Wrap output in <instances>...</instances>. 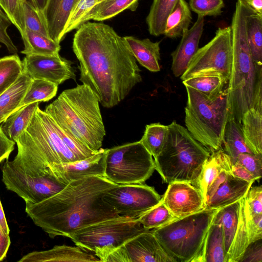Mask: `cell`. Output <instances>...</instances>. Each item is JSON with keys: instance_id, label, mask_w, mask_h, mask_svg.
<instances>
[{"instance_id": "cell-24", "label": "cell", "mask_w": 262, "mask_h": 262, "mask_svg": "<svg viewBox=\"0 0 262 262\" xmlns=\"http://www.w3.org/2000/svg\"><path fill=\"white\" fill-rule=\"evenodd\" d=\"M123 38L136 60L143 67L153 72L160 70V41L149 38L140 39L132 36Z\"/></svg>"}, {"instance_id": "cell-34", "label": "cell", "mask_w": 262, "mask_h": 262, "mask_svg": "<svg viewBox=\"0 0 262 262\" xmlns=\"http://www.w3.org/2000/svg\"><path fill=\"white\" fill-rule=\"evenodd\" d=\"M139 0H103L98 3L92 9L91 19L103 21L113 17L129 9L135 11Z\"/></svg>"}, {"instance_id": "cell-57", "label": "cell", "mask_w": 262, "mask_h": 262, "mask_svg": "<svg viewBox=\"0 0 262 262\" xmlns=\"http://www.w3.org/2000/svg\"><path fill=\"white\" fill-rule=\"evenodd\" d=\"M1 46L0 45V48H1Z\"/></svg>"}, {"instance_id": "cell-13", "label": "cell", "mask_w": 262, "mask_h": 262, "mask_svg": "<svg viewBox=\"0 0 262 262\" xmlns=\"http://www.w3.org/2000/svg\"><path fill=\"white\" fill-rule=\"evenodd\" d=\"M213 222L222 226L226 262H239L249 244L245 196L221 208Z\"/></svg>"}, {"instance_id": "cell-15", "label": "cell", "mask_w": 262, "mask_h": 262, "mask_svg": "<svg viewBox=\"0 0 262 262\" xmlns=\"http://www.w3.org/2000/svg\"><path fill=\"white\" fill-rule=\"evenodd\" d=\"M102 262H176L152 230L142 232L119 248L98 257Z\"/></svg>"}, {"instance_id": "cell-56", "label": "cell", "mask_w": 262, "mask_h": 262, "mask_svg": "<svg viewBox=\"0 0 262 262\" xmlns=\"http://www.w3.org/2000/svg\"><path fill=\"white\" fill-rule=\"evenodd\" d=\"M103 1V0H99L100 2H101V1Z\"/></svg>"}, {"instance_id": "cell-37", "label": "cell", "mask_w": 262, "mask_h": 262, "mask_svg": "<svg viewBox=\"0 0 262 262\" xmlns=\"http://www.w3.org/2000/svg\"><path fill=\"white\" fill-rule=\"evenodd\" d=\"M227 82L216 76L195 77L183 80L185 86L191 88L209 97L220 94Z\"/></svg>"}, {"instance_id": "cell-29", "label": "cell", "mask_w": 262, "mask_h": 262, "mask_svg": "<svg viewBox=\"0 0 262 262\" xmlns=\"http://www.w3.org/2000/svg\"><path fill=\"white\" fill-rule=\"evenodd\" d=\"M231 165L229 157L222 148L211 153L204 164L197 184V187L203 194L204 202L208 188L223 169L230 168Z\"/></svg>"}, {"instance_id": "cell-40", "label": "cell", "mask_w": 262, "mask_h": 262, "mask_svg": "<svg viewBox=\"0 0 262 262\" xmlns=\"http://www.w3.org/2000/svg\"><path fill=\"white\" fill-rule=\"evenodd\" d=\"M99 2V0H80L70 15L64 31V35L91 20L92 10Z\"/></svg>"}, {"instance_id": "cell-28", "label": "cell", "mask_w": 262, "mask_h": 262, "mask_svg": "<svg viewBox=\"0 0 262 262\" xmlns=\"http://www.w3.org/2000/svg\"><path fill=\"white\" fill-rule=\"evenodd\" d=\"M38 107V102H34L24 105L10 114L1 125L5 135L15 142L26 130Z\"/></svg>"}, {"instance_id": "cell-48", "label": "cell", "mask_w": 262, "mask_h": 262, "mask_svg": "<svg viewBox=\"0 0 262 262\" xmlns=\"http://www.w3.org/2000/svg\"><path fill=\"white\" fill-rule=\"evenodd\" d=\"M242 261H262L261 239L248 245L239 261V262Z\"/></svg>"}, {"instance_id": "cell-18", "label": "cell", "mask_w": 262, "mask_h": 262, "mask_svg": "<svg viewBox=\"0 0 262 262\" xmlns=\"http://www.w3.org/2000/svg\"><path fill=\"white\" fill-rule=\"evenodd\" d=\"M107 149L100 148L95 154L83 160L55 164L50 169L61 182H70L89 177L105 176V158Z\"/></svg>"}, {"instance_id": "cell-21", "label": "cell", "mask_w": 262, "mask_h": 262, "mask_svg": "<svg viewBox=\"0 0 262 262\" xmlns=\"http://www.w3.org/2000/svg\"><path fill=\"white\" fill-rule=\"evenodd\" d=\"M100 261L96 256L78 246H55L51 249L35 251L23 256L18 262Z\"/></svg>"}, {"instance_id": "cell-12", "label": "cell", "mask_w": 262, "mask_h": 262, "mask_svg": "<svg viewBox=\"0 0 262 262\" xmlns=\"http://www.w3.org/2000/svg\"><path fill=\"white\" fill-rule=\"evenodd\" d=\"M232 61L231 28H219L214 37L199 48L180 78L183 81L195 77L216 76L228 82Z\"/></svg>"}, {"instance_id": "cell-53", "label": "cell", "mask_w": 262, "mask_h": 262, "mask_svg": "<svg viewBox=\"0 0 262 262\" xmlns=\"http://www.w3.org/2000/svg\"><path fill=\"white\" fill-rule=\"evenodd\" d=\"M0 225L5 233L9 235L10 230L6 219L5 213L0 201Z\"/></svg>"}, {"instance_id": "cell-5", "label": "cell", "mask_w": 262, "mask_h": 262, "mask_svg": "<svg viewBox=\"0 0 262 262\" xmlns=\"http://www.w3.org/2000/svg\"><path fill=\"white\" fill-rule=\"evenodd\" d=\"M17 154L2 168V181L6 188L25 203H37L60 192L67 185L59 181L49 166L32 149L16 141Z\"/></svg>"}, {"instance_id": "cell-38", "label": "cell", "mask_w": 262, "mask_h": 262, "mask_svg": "<svg viewBox=\"0 0 262 262\" xmlns=\"http://www.w3.org/2000/svg\"><path fill=\"white\" fill-rule=\"evenodd\" d=\"M138 219L144 229L150 230L164 226L178 218L169 210L161 200L159 204Z\"/></svg>"}, {"instance_id": "cell-25", "label": "cell", "mask_w": 262, "mask_h": 262, "mask_svg": "<svg viewBox=\"0 0 262 262\" xmlns=\"http://www.w3.org/2000/svg\"><path fill=\"white\" fill-rule=\"evenodd\" d=\"M241 128L246 143L255 154H262V103L243 115Z\"/></svg>"}, {"instance_id": "cell-10", "label": "cell", "mask_w": 262, "mask_h": 262, "mask_svg": "<svg viewBox=\"0 0 262 262\" xmlns=\"http://www.w3.org/2000/svg\"><path fill=\"white\" fill-rule=\"evenodd\" d=\"M155 170L154 158L139 141L107 149L104 177L115 184H142Z\"/></svg>"}, {"instance_id": "cell-1", "label": "cell", "mask_w": 262, "mask_h": 262, "mask_svg": "<svg viewBox=\"0 0 262 262\" xmlns=\"http://www.w3.org/2000/svg\"><path fill=\"white\" fill-rule=\"evenodd\" d=\"M72 48L79 63V80L104 107L119 104L142 81L141 70L123 37L108 25L83 23L74 35Z\"/></svg>"}, {"instance_id": "cell-42", "label": "cell", "mask_w": 262, "mask_h": 262, "mask_svg": "<svg viewBox=\"0 0 262 262\" xmlns=\"http://www.w3.org/2000/svg\"><path fill=\"white\" fill-rule=\"evenodd\" d=\"M24 19L26 29L49 37L40 13L27 0L25 1L24 5Z\"/></svg>"}, {"instance_id": "cell-22", "label": "cell", "mask_w": 262, "mask_h": 262, "mask_svg": "<svg viewBox=\"0 0 262 262\" xmlns=\"http://www.w3.org/2000/svg\"><path fill=\"white\" fill-rule=\"evenodd\" d=\"M254 182H248L232 176L230 172L211 198L205 208H221L245 197Z\"/></svg>"}, {"instance_id": "cell-8", "label": "cell", "mask_w": 262, "mask_h": 262, "mask_svg": "<svg viewBox=\"0 0 262 262\" xmlns=\"http://www.w3.org/2000/svg\"><path fill=\"white\" fill-rule=\"evenodd\" d=\"M220 209L204 208L154 229L152 233L177 261L191 262L201 248Z\"/></svg>"}, {"instance_id": "cell-54", "label": "cell", "mask_w": 262, "mask_h": 262, "mask_svg": "<svg viewBox=\"0 0 262 262\" xmlns=\"http://www.w3.org/2000/svg\"><path fill=\"white\" fill-rule=\"evenodd\" d=\"M29 1L41 14L46 6L47 0H29Z\"/></svg>"}, {"instance_id": "cell-46", "label": "cell", "mask_w": 262, "mask_h": 262, "mask_svg": "<svg viewBox=\"0 0 262 262\" xmlns=\"http://www.w3.org/2000/svg\"><path fill=\"white\" fill-rule=\"evenodd\" d=\"M245 197L250 214L253 215L262 214L261 186H251Z\"/></svg>"}, {"instance_id": "cell-26", "label": "cell", "mask_w": 262, "mask_h": 262, "mask_svg": "<svg viewBox=\"0 0 262 262\" xmlns=\"http://www.w3.org/2000/svg\"><path fill=\"white\" fill-rule=\"evenodd\" d=\"M32 80L22 72L17 79L0 95V120L2 122L20 107V103Z\"/></svg>"}, {"instance_id": "cell-55", "label": "cell", "mask_w": 262, "mask_h": 262, "mask_svg": "<svg viewBox=\"0 0 262 262\" xmlns=\"http://www.w3.org/2000/svg\"><path fill=\"white\" fill-rule=\"evenodd\" d=\"M2 122H2V121L1 120H0V124H1V123H2Z\"/></svg>"}, {"instance_id": "cell-16", "label": "cell", "mask_w": 262, "mask_h": 262, "mask_svg": "<svg viewBox=\"0 0 262 262\" xmlns=\"http://www.w3.org/2000/svg\"><path fill=\"white\" fill-rule=\"evenodd\" d=\"M22 72L32 79L47 80L57 85L67 80H75L72 62L55 55H26L21 61Z\"/></svg>"}, {"instance_id": "cell-17", "label": "cell", "mask_w": 262, "mask_h": 262, "mask_svg": "<svg viewBox=\"0 0 262 262\" xmlns=\"http://www.w3.org/2000/svg\"><path fill=\"white\" fill-rule=\"evenodd\" d=\"M162 201L177 218L194 213L205 208L204 199L200 189L185 181L168 183Z\"/></svg>"}, {"instance_id": "cell-4", "label": "cell", "mask_w": 262, "mask_h": 262, "mask_svg": "<svg viewBox=\"0 0 262 262\" xmlns=\"http://www.w3.org/2000/svg\"><path fill=\"white\" fill-rule=\"evenodd\" d=\"M99 103L89 86L78 84L63 91L45 112L64 132L97 152L105 136Z\"/></svg>"}, {"instance_id": "cell-47", "label": "cell", "mask_w": 262, "mask_h": 262, "mask_svg": "<svg viewBox=\"0 0 262 262\" xmlns=\"http://www.w3.org/2000/svg\"><path fill=\"white\" fill-rule=\"evenodd\" d=\"M11 22L6 13L0 8V42L4 44L8 52L12 54H17L18 50L7 32Z\"/></svg>"}, {"instance_id": "cell-44", "label": "cell", "mask_w": 262, "mask_h": 262, "mask_svg": "<svg viewBox=\"0 0 262 262\" xmlns=\"http://www.w3.org/2000/svg\"><path fill=\"white\" fill-rule=\"evenodd\" d=\"M236 162L246 168L257 180L261 177L262 154L242 153L237 157Z\"/></svg>"}, {"instance_id": "cell-6", "label": "cell", "mask_w": 262, "mask_h": 262, "mask_svg": "<svg viewBox=\"0 0 262 262\" xmlns=\"http://www.w3.org/2000/svg\"><path fill=\"white\" fill-rule=\"evenodd\" d=\"M210 154L186 128L173 121L168 125L164 145L154 159L155 169L164 183L185 181L197 187L204 164Z\"/></svg>"}, {"instance_id": "cell-52", "label": "cell", "mask_w": 262, "mask_h": 262, "mask_svg": "<svg viewBox=\"0 0 262 262\" xmlns=\"http://www.w3.org/2000/svg\"><path fill=\"white\" fill-rule=\"evenodd\" d=\"M245 5L253 12L262 15V0H242Z\"/></svg>"}, {"instance_id": "cell-33", "label": "cell", "mask_w": 262, "mask_h": 262, "mask_svg": "<svg viewBox=\"0 0 262 262\" xmlns=\"http://www.w3.org/2000/svg\"><path fill=\"white\" fill-rule=\"evenodd\" d=\"M178 0H153L146 18L150 34L159 36L164 33L166 19Z\"/></svg>"}, {"instance_id": "cell-9", "label": "cell", "mask_w": 262, "mask_h": 262, "mask_svg": "<svg viewBox=\"0 0 262 262\" xmlns=\"http://www.w3.org/2000/svg\"><path fill=\"white\" fill-rule=\"evenodd\" d=\"M137 218L119 217L82 228L69 238L86 251L102 254L123 245L126 242L144 231Z\"/></svg>"}, {"instance_id": "cell-35", "label": "cell", "mask_w": 262, "mask_h": 262, "mask_svg": "<svg viewBox=\"0 0 262 262\" xmlns=\"http://www.w3.org/2000/svg\"><path fill=\"white\" fill-rule=\"evenodd\" d=\"M168 125L160 123L147 124L139 142L155 159L160 154L165 142Z\"/></svg>"}, {"instance_id": "cell-49", "label": "cell", "mask_w": 262, "mask_h": 262, "mask_svg": "<svg viewBox=\"0 0 262 262\" xmlns=\"http://www.w3.org/2000/svg\"><path fill=\"white\" fill-rule=\"evenodd\" d=\"M15 142L8 138L4 133L0 125V163L8 160L14 148Z\"/></svg>"}, {"instance_id": "cell-31", "label": "cell", "mask_w": 262, "mask_h": 262, "mask_svg": "<svg viewBox=\"0 0 262 262\" xmlns=\"http://www.w3.org/2000/svg\"><path fill=\"white\" fill-rule=\"evenodd\" d=\"M246 7L245 28L247 42L254 60L262 65V15L253 12L247 6Z\"/></svg>"}, {"instance_id": "cell-27", "label": "cell", "mask_w": 262, "mask_h": 262, "mask_svg": "<svg viewBox=\"0 0 262 262\" xmlns=\"http://www.w3.org/2000/svg\"><path fill=\"white\" fill-rule=\"evenodd\" d=\"M221 148L229 157L232 165L240 154H254L246 143L240 125L231 119L226 125Z\"/></svg>"}, {"instance_id": "cell-19", "label": "cell", "mask_w": 262, "mask_h": 262, "mask_svg": "<svg viewBox=\"0 0 262 262\" xmlns=\"http://www.w3.org/2000/svg\"><path fill=\"white\" fill-rule=\"evenodd\" d=\"M204 27V17L198 16L191 28L185 31L181 36L178 46L172 53L171 70L176 77L182 75L191 58L199 49Z\"/></svg>"}, {"instance_id": "cell-41", "label": "cell", "mask_w": 262, "mask_h": 262, "mask_svg": "<svg viewBox=\"0 0 262 262\" xmlns=\"http://www.w3.org/2000/svg\"><path fill=\"white\" fill-rule=\"evenodd\" d=\"M26 0H0V6L21 36L25 32L24 5Z\"/></svg>"}, {"instance_id": "cell-11", "label": "cell", "mask_w": 262, "mask_h": 262, "mask_svg": "<svg viewBox=\"0 0 262 262\" xmlns=\"http://www.w3.org/2000/svg\"><path fill=\"white\" fill-rule=\"evenodd\" d=\"M18 139L33 149L50 168L78 160L62 141L54 121L39 107Z\"/></svg>"}, {"instance_id": "cell-7", "label": "cell", "mask_w": 262, "mask_h": 262, "mask_svg": "<svg viewBox=\"0 0 262 262\" xmlns=\"http://www.w3.org/2000/svg\"><path fill=\"white\" fill-rule=\"evenodd\" d=\"M187 101L185 123L191 136L211 153L221 148L229 108L227 89L218 95L209 97L185 86Z\"/></svg>"}, {"instance_id": "cell-23", "label": "cell", "mask_w": 262, "mask_h": 262, "mask_svg": "<svg viewBox=\"0 0 262 262\" xmlns=\"http://www.w3.org/2000/svg\"><path fill=\"white\" fill-rule=\"evenodd\" d=\"M223 228L212 222L203 245L191 262H226Z\"/></svg>"}, {"instance_id": "cell-3", "label": "cell", "mask_w": 262, "mask_h": 262, "mask_svg": "<svg viewBox=\"0 0 262 262\" xmlns=\"http://www.w3.org/2000/svg\"><path fill=\"white\" fill-rule=\"evenodd\" d=\"M247 7L237 0L231 25L232 61L228 85L229 119L241 126L243 114L262 103V65L253 59L246 38Z\"/></svg>"}, {"instance_id": "cell-20", "label": "cell", "mask_w": 262, "mask_h": 262, "mask_svg": "<svg viewBox=\"0 0 262 262\" xmlns=\"http://www.w3.org/2000/svg\"><path fill=\"white\" fill-rule=\"evenodd\" d=\"M80 0H47L41 13L49 37L60 43L70 15Z\"/></svg>"}, {"instance_id": "cell-39", "label": "cell", "mask_w": 262, "mask_h": 262, "mask_svg": "<svg viewBox=\"0 0 262 262\" xmlns=\"http://www.w3.org/2000/svg\"><path fill=\"white\" fill-rule=\"evenodd\" d=\"M22 72V62L17 54L0 58V95L9 88Z\"/></svg>"}, {"instance_id": "cell-36", "label": "cell", "mask_w": 262, "mask_h": 262, "mask_svg": "<svg viewBox=\"0 0 262 262\" xmlns=\"http://www.w3.org/2000/svg\"><path fill=\"white\" fill-rule=\"evenodd\" d=\"M58 85L52 82L32 79L20 103V107L32 103L45 102L55 96Z\"/></svg>"}, {"instance_id": "cell-50", "label": "cell", "mask_w": 262, "mask_h": 262, "mask_svg": "<svg viewBox=\"0 0 262 262\" xmlns=\"http://www.w3.org/2000/svg\"><path fill=\"white\" fill-rule=\"evenodd\" d=\"M230 173L234 177L248 182H254L257 179L243 166L236 162L231 165Z\"/></svg>"}, {"instance_id": "cell-43", "label": "cell", "mask_w": 262, "mask_h": 262, "mask_svg": "<svg viewBox=\"0 0 262 262\" xmlns=\"http://www.w3.org/2000/svg\"><path fill=\"white\" fill-rule=\"evenodd\" d=\"M189 8L198 16H218L225 7L223 0H189Z\"/></svg>"}, {"instance_id": "cell-51", "label": "cell", "mask_w": 262, "mask_h": 262, "mask_svg": "<svg viewBox=\"0 0 262 262\" xmlns=\"http://www.w3.org/2000/svg\"><path fill=\"white\" fill-rule=\"evenodd\" d=\"M10 244L9 235L5 233L0 225V261L6 257Z\"/></svg>"}, {"instance_id": "cell-32", "label": "cell", "mask_w": 262, "mask_h": 262, "mask_svg": "<svg viewBox=\"0 0 262 262\" xmlns=\"http://www.w3.org/2000/svg\"><path fill=\"white\" fill-rule=\"evenodd\" d=\"M21 37L24 45V49L21 51L22 54L26 55L59 54L60 43L48 37L28 29H26L24 34Z\"/></svg>"}, {"instance_id": "cell-2", "label": "cell", "mask_w": 262, "mask_h": 262, "mask_svg": "<svg viewBox=\"0 0 262 262\" xmlns=\"http://www.w3.org/2000/svg\"><path fill=\"white\" fill-rule=\"evenodd\" d=\"M118 185L104 177L75 180L42 201L26 203L25 211L50 237H69L86 226L120 217L103 200L105 192Z\"/></svg>"}, {"instance_id": "cell-30", "label": "cell", "mask_w": 262, "mask_h": 262, "mask_svg": "<svg viewBox=\"0 0 262 262\" xmlns=\"http://www.w3.org/2000/svg\"><path fill=\"white\" fill-rule=\"evenodd\" d=\"M192 20L190 9L185 0H178L168 16L164 34L167 37H181L186 31Z\"/></svg>"}, {"instance_id": "cell-45", "label": "cell", "mask_w": 262, "mask_h": 262, "mask_svg": "<svg viewBox=\"0 0 262 262\" xmlns=\"http://www.w3.org/2000/svg\"><path fill=\"white\" fill-rule=\"evenodd\" d=\"M246 209L249 242L250 244L262 239V214L251 215L249 210L246 199Z\"/></svg>"}, {"instance_id": "cell-14", "label": "cell", "mask_w": 262, "mask_h": 262, "mask_svg": "<svg viewBox=\"0 0 262 262\" xmlns=\"http://www.w3.org/2000/svg\"><path fill=\"white\" fill-rule=\"evenodd\" d=\"M153 187L142 184L118 185L108 189L103 200L120 216L137 218L162 200Z\"/></svg>"}]
</instances>
